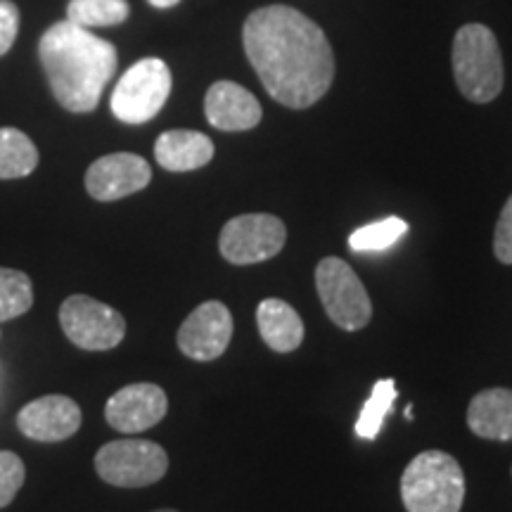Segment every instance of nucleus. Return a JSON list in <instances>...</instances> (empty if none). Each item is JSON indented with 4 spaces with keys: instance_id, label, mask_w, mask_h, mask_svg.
<instances>
[{
    "instance_id": "26",
    "label": "nucleus",
    "mask_w": 512,
    "mask_h": 512,
    "mask_svg": "<svg viewBox=\"0 0 512 512\" xmlns=\"http://www.w3.org/2000/svg\"><path fill=\"white\" fill-rule=\"evenodd\" d=\"M147 3L152 5V8H159V10H166V8H174V5L181 3V0H147Z\"/></svg>"
},
{
    "instance_id": "16",
    "label": "nucleus",
    "mask_w": 512,
    "mask_h": 512,
    "mask_svg": "<svg viewBox=\"0 0 512 512\" xmlns=\"http://www.w3.org/2000/svg\"><path fill=\"white\" fill-rule=\"evenodd\" d=\"M467 425L482 439L512 441V389L479 392L467 408Z\"/></svg>"
},
{
    "instance_id": "23",
    "label": "nucleus",
    "mask_w": 512,
    "mask_h": 512,
    "mask_svg": "<svg viewBox=\"0 0 512 512\" xmlns=\"http://www.w3.org/2000/svg\"><path fill=\"white\" fill-rule=\"evenodd\" d=\"M24 484V463L12 451H0V508L12 503Z\"/></svg>"
},
{
    "instance_id": "7",
    "label": "nucleus",
    "mask_w": 512,
    "mask_h": 512,
    "mask_svg": "<svg viewBox=\"0 0 512 512\" xmlns=\"http://www.w3.org/2000/svg\"><path fill=\"white\" fill-rule=\"evenodd\" d=\"M95 470L107 484L121 489H140L159 482L169 470V456L155 441L119 439L110 441L95 456Z\"/></svg>"
},
{
    "instance_id": "11",
    "label": "nucleus",
    "mask_w": 512,
    "mask_h": 512,
    "mask_svg": "<svg viewBox=\"0 0 512 512\" xmlns=\"http://www.w3.org/2000/svg\"><path fill=\"white\" fill-rule=\"evenodd\" d=\"M150 181V164L131 152H114V155L100 157L86 171V190L98 202L124 200L133 192L147 188Z\"/></svg>"
},
{
    "instance_id": "8",
    "label": "nucleus",
    "mask_w": 512,
    "mask_h": 512,
    "mask_svg": "<svg viewBox=\"0 0 512 512\" xmlns=\"http://www.w3.org/2000/svg\"><path fill=\"white\" fill-rule=\"evenodd\" d=\"M285 242L287 228L278 216L242 214L223 226L219 249L230 264L249 266L273 259L285 247Z\"/></svg>"
},
{
    "instance_id": "15",
    "label": "nucleus",
    "mask_w": 512,
    "mask_h": 512,
    "mask_svg": "<svg viewBox=\"0 0 512 512\" xmlns=\"http://www.w3.org/2000/svg\"><path fill=\"white\" fill-rule=\"evenodd\" d=\"M157 164L174 174H185L207 166L214 159V143L200 131H166L155 143Z\"/></svg>"
},
{
    "instance_id": "3",
    "label": "nucleus",
    "mask_w": 512,
    "mask_h": 512,
    "mask_svg": "<svg viewBox=\"0 0 512 512\" xmlns=\"http://www.w3.org/2000/svg\"><path fill=\"white\" fill-rule=\"evenodd\" d=\"M408 512H460L465 501L463 467L451 453L422 451L401 475Z\"/></svg>"
},
{
    "instance_id": "17",
    "label": "nucleus",
    "mask_w": 512,
    "mask_h": 512,
    "mask_svg": "<svg viewBox=\"0 0 512 512\" xmlns=\"http://www.w3.org/2000/svg\"><path fill=\"white\" fill-rule=\"evenodd\" d=\"M256 325L266 347L278 354H290L304 342V323L299 313L283 299H264L256 309Z\"/></svg>"
},
{
    "instance_id": "4",
    "label": "nucleus",
    "mask_w": 512,
    "mask_h": 512,
    "mask_svg": "<svg viewBox=\"0 0 512 512\" xmlns=\"http://www.w3.org/2000/svg\"><path fill=\"white\" fill-rule=\"evenodd\" d=\"M453 76L470 102L486 105L503 91V57L494 31L484 24H465L453 38Z\"/></svg>"
},
{
    "instance_id": "1",
    "label": "nucleus",
    "mask_w": 512,
    "mask_h": 512,
    "mask_svg": "<svg viewBox=\"0 0 512 512\" xmlns=\"http://www.w3.org/2000/svg\"><path fill=\"white\" fill-rule=\"evenodd\" d=\"M242 43L266 93L280 105L306 110L328 93L335 57L325 31L287 5H268L247 17Z\"/></svg>"
},
{
    "instance_id": "20",
    "label": "nucleus",
    "mask_w": 512,
    "mask_h": 512,
    "mask_svg": "<svg viewBox=\"0 0 512 512\" xmlns=\"http://www.w3.org/2000/svg\"><path fill=\"white\" fill-rule=\"evenodd\" d=\"M394 401H396V382L392 377L377 382L373 387V394H370L368 401L363 403L361 415H358L356 420L358 437L366 441L377 439V434H380L384 425V418H387L389 411H392Z\"/></svg>"
},
{
    "instance_id": "10",
    "label": "nucleus",
    "mask_w": 512,
    "mask_h": 512,
    "mask_svg": "<svg viewBox=\"0 0 512 512\" xmlns=\"http://www.w3.org/2000/svg\"><path fill=\"white\" fill-rule=\"evenodd\" d=\"M233 339V316L221 302H204L183 320L178 347L192 361H214Z\"/></svg>"
},
{
    "instance_id": "13",
    "label": "nucleus",
    "mask_w": 512,
    "mask_h": 512,
    "mask_svg": "<svg viewBox=\"0 0 512 512\" xmlns=\"http://www.w3.org/2000/svg\"><path fill=\"white\" fill-rule=\"evenodd\" d=\"M19 432L34 441H64L81 427V408L69 396H43L27 403L17 415Z\"/></svg>"
},
{
    "instance_id": "22",
    "label": "nucleus",
    "mask_w": 512,
    "mask_h": 512,
    "mask_svg": "<svg viewBox=\"0 0 512 512\" xmlns=\"http://www.w3.org/2000/svg\"><path fill=\"white\" fill-rule=\"evenodd\" d=\"M34 304V287L27 273L0 268V323L24 316Z\"/></svg>"
},
{
    "instance_id": "27",
    "label": "nucleus",
    "mask_w": 512,
    "mask_h": 512,
    "mask_svg": "<svg viewBox=\"0 0 512 512\" xmlns=\"http://www.w3.org/2000/svg\"><path fill=\"white\" fill-rule=\"evenodd\" d=\"M155 512H178V510H155Z\"/></svg>"
},
{
    "instance_id": "14",
    "label": "nucleus",
    "mask_w": 512,
    "mask_h": 512,
    "mask_svg": "<svg viewBox=\"0 0 512 512\" xmlns=\"http://www.w3.org/2000/svg\"><path fill=\"white\" fill-rule=\"evenodd\" d=\"M207 121L219 131L238 133L259 126L264 110L247 88L233 81H216L204 98Z\"/></svg>"
},
{
    "instance_id": "5",
    "label": "nucleus",
    "mask_w": 512,
    "mask_h": 512,
    "mask_svg": "<svg viewBox=\"0 0 512 512\" xmlns=\"http://www.w3.org/2000/svg\"><path fill=\"white\" fill-rule=\"evenodd\" d=\"M171 69L159 57H145L133 64L114 86L110 107L124 124H145L155 119L171 95Z\"/></svg>"
},
{
    "instance_id": "24",
    "label": "nucleus",
    "mask_w": 512,
    "mask_h": 512,
    "mask_svg": "<svg viewBox=\"0 0 512 512\" xmlns=\"http://www.w3.org/2000/svg\"><path fill=\"white\" fill-rule=\"evenodd\" d=\"M494 254L501 264L512 266V195L505 202L501 216H498L494 233Z\"/></svg>"
},
{
    "instance_id": "6",
    "label": "nucleus",
    "mask_w": 512,
    "mask_h": 512,
    "mask_svg": "<svg viewBox=\"0 0 512 512\" xmlns=\"http://www.w3.org/2000/svg\"><path fill=\"white\" fill-rule=\"evenodd\" d=\"M316 290L325 313L337 328L356 332L366 328L373 318V304L347 261L328 256L316 268Z\"/></svg>"
},
{
    "instance_id": "18",
    "label": "nucleus",
    "mask_w": 512,
    "mask_h": 512,
    "mask_svg": "<svg viewBox=\"0 0 512 512\" xmlns=\"http://www.w3.org/2000/svg\"><path fill=\"white\" fill-rule=\"evenodd\" d=\"M38 166V150L27 133L0 128V181L29 176Z\"/></svg>"
},
{
    "instance_id": "2",
    "label": "nucleus",
    "mask_w": 512,
    "mask_h": 512,
    "mask_svg": "<svg viewBox=\"0 0 512 512\" xmlns=\"http://www.w3.org/2000/svg\"><path fill=\"white\" fill-rule=\"evenodd\" d=\"M38 57L55 100L74 114L93 112L117 72V48L69 19L41 36Z\"/></svg>"
},
{
    "instance_id": "19",
    "label": "nucleus",
    "mask_w": 512,
    "mask_h": 512,
    "mask_svg": "<svg viewBox=\"0 0 512 512\" xmlns=\"http://www.w3.org/2000/svg\"><path fill=\"white\" fill-rule=\"evenodd\" d=\"M131 8L126 0H69L67 19L76 27L98 29L124 24Z\"/></svg>"
},
{
    "instance_id": "25",
    "label": "nucleus",
    "mask_w": 512,
    "mask_h": 512,
    "mask_svg": "<svg viewBox=\"0 0 512 512\" xmlns=\"http://www.w3.org/2000/svg\"><path fill=\"white\" fill-rule=\"evenodd\" d=\"M19 31V10L12 0H0V57L15 43Z\"/></svg>"
},
{
    "instance_id": "9",
    "label": "nucleus",
    "mask_w": 512,
    "mask_h": 512,
    "mask_svg": "<svg viewBox=\"0 0 512 512\" xmlns=\"http://www.w3.org/2000/svg\"><path fill=\"white\" fill-rule=\"evenodd\" d=\"M60 323L69 342L86 351L114 349L126 335L124 316L86 294H74L62 304Z\"/></svg>"
},
{
    "instance_id": "12",
    "label": "nucleus",
    "mask_w": 512,
    "mask_h": 512,
    "mask_svg": "<svg viewBox=\"0 0 512 512\" xmlns=\"http://www.w3.org/2000/svg\"><path fill=\"white\" fill-rule=\"evenodd\" d=\"M166 408H169V399H166L162 387L150 382H136L119 389L107 401L105 418L112 430L121 434H138L162 422Z\"/></svg>"
},
{
    "instance_id": "21",
    "label": "nucleus",
    "mask_w": 512,
    "mask_h": 512,
    "mask_svg": "<svg viewBox=\"0 0 512 512\" xmlns=\"http://www.w3.org/2000/svg\"><path fill=\"white\" fill-rule=\"evenodd\" d=\"M408 233V223L399 216H387L382 221H373L368 226L354 230L349 235L351 252L366 254V252H382V249L394 247L403 235Z\"/></svg>"
}]
</instances>
